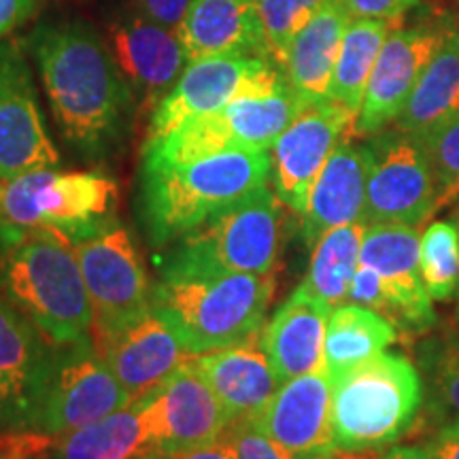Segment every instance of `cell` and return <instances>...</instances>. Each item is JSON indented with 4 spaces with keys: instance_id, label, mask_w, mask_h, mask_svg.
<instances>
[{
    "instance_id": "cell-46",
    "label": "cell",
    "mask_w": 459,
    "mask_h": 459,
    "mask_svg": "<svg viewBox=\"0 0 459 459\" xmlns=\"http://www.w3.org/2000/svg\"><path fill=\"white\" fill-rule=\"evenodd\" d=\"M0 194H3V183H0Z\"/></svg>"
},
{
    "instance_id": "cell-30",
    "label": "cell",
    "mask_w": 459,
    "mask_h": 459,
    "mask_svg": "<svg viewBox=\"0 0 459 459\" xmlns=\"http://www.w3.org/2000/svg\"><path fill=\"white\" fill-rule=\"evenodd\" d=\"M366 234L364 221L338 226L313 245L311 266L302 281L313 296L324 300L330 308L347 302L349 285L359 266L361 240Z\"/></svg>"
},
{
    "instance_id": "cell-17",
    "label": "cell",
    "mask_w": 459,
    "mask_h": 459,
    "mask_svg": "<svg viewBox=\"0 0 459 459\" xmlns=\"http://www.w3.org/2000/svg\"><path fill=\"white\" fill-rule=\"evenodd\" d=\"M115 60L143 105L158 107L187 66L177 30L141 15L136 9L117 13L107 24Z\"/></svg>"
},
{
    "instance_id": "cell-8",
    "label": "cell",
    "mask_w": 459,
    "mask_h": 459,
    "mask_svg": "<svg viewBox=\"0 0 459 459\" xmlns=\"http://www.w3.org/2000/svg\"><path fill=\"white\" fill-rule=\"evenodd\" d=\"M304 107L287 82L264 94L240 96L220 111L192 119L164 139L143 145V169L186 164L238 149L271 152Z\"/></svg>"
},
{
    "instance_id": "cell-31",
    "label": "cell",
    "mask_w": 459,
    "mask_h": 459,
    "mask_svg": "<svg viewBox=\"0 0 459 459\" xmlns=\"http://www.w3.org/2000/svg\"><path fill=\"white\" fill-rule=\"evenodd\" d=\"M395 28L389 22L351 20L344 32L341 54H338L334 77H332L330 100L342 105L358 119L372 68L381 54L387 34Z\"/></svg>"
},
{
    "instance_id": "cell-1",
    "label": "cell",
    "mask_w": 459,
    "mask_h": 459,
    "mask_svg": "<svg viewBox=\"0 0 459 459\" xmlns=\"http://www.w3.org/2000/svg\"><path fill=\"white\" fill-rule=\"evenodd\" d=\"M26 45L65 141L91 162L111 156L130 128L136 94L107 39L88 22L68 20L34 28Z\"/></svg>"
},
{
    "instance_id": "cell-47",
    "label": "cell",
    "mask_w": 459,
    "mask_h": 459,
    "mask_svg": "<svg viewBox=\"0 0 459 459\" xmlns=\"http://www.w3.org/2000/svg\"><path fill=\"white\" fill-rule=\"evenodd\" d=\"M457 294H459V291H457Z\"/></svg>"
},
{
    "instance_id": "cell-37",
    "label": "cell",
    "mask_w": 459,
    "mask_h": 459,
    "mask_svg": "<svg viewBox=\"0 0 459 459\" xmlns=\"http://www.w3.org/2000/svg\"><path fill=\"white\" fill-rule=\"evenodd\" d=\"M192 0H134V9L170 30H179Z\"/></svg>"
},
{
    "instance_id": "cell-45",
    "label": "cell",
    "mask_w": 459,
    "mask_h": 459,
    "mask_svg": "<svg viewBox=\"0 0 459 459\" xmlns=\"http://www.w3.org/2000/svg\"><path fill=\"white\" fill-rule=\"evenodd\" d=\"M455 34H457V45H459V32H457V30H455Z\"/></svg>"
},
{
    "instance_id": "cell-26",
    "label": "cell",
    "mask_w": 459,
    "mask_h": 459,
    "mask_svg": "<svg viewBox=\"0 0 459 459\" xmlns=\"http://www.w3.org/2000/svg\"><path fill=\"white\" fill-rule=\"evenodd\" d=\"M349 24L351 17L342 4L325 0L287 49L281 73L307 107L330 100L332 77Z\"/></svg>"
},
{
    "instance_id": "cell-28",
    "label": "cell",
    "mask_w": 459,
    "mask_h": 459,
    "mask_svg": "<svg viewBox=\"0 0 459 459\" xmlns=\"http://www.w3.org/2000/svg\"><path fill=\"white\" fill-rule=\"evenodd\" d=\"M455 117H459V45L455 30H451L419 77L394 128L419 139Z\"/></svg>"
},
{
    "instance_id": "cell-6",
    "label": "cell",
    "mask_w": 459,
    "mask_h": 459,
    "mask_svg": "<svg viewBox=\"0 0 459 459\" xmlns=\"http://www.w3.org/2000/svg\"><path fill=\"white\" fill-rule=\"evenodd\" d=\"M119 189L96 170L39 169L3 183L0 257L30 230H56L74 243L115 221Z\"/></svg>"
},
{
    "instance_id": "cell-15",
    "label": "cell",
    "mask_w": 459,
    "mask_h": 459,
    "mask_svg": "<svg viewBox=\"0 0 459 459\" xmlns=\"http://www.w3.org/2000/svg\"><path fill=\"white\" fill-rule=\"evenodd\" d=\"M451 30L453 28L443 22L392 28L372 68L364 102L353 126V136L368 139L400 117L419 77L436 51L443 48Z\"/></svg>"
},
{
    "instance_id": "cell-44",
    "label": "cell",
    "mask_w": 459,
    "mask_h": 459,
    "mask_svg": "<svg viewBox=\"0 0 459 459\" xmlns=\"http://www.w3.org/2000/svg\"><path fill=\"white\" fill-rule=\"evenodd\" d=\"M139 459H179V457L172 455V453H166V451H158V449H153V451H147L145 455H141Z\"/></svg>"
},
{
    "instance_id": "cell-22",
    "label": "cell",
    "mask_w": 459,
    "mask_h": 459,
    "mask_svg": "<svg viewBox=\"0 0 459 459\" xmlns=\"http://www.w3.org/2000/svg\"><path fill=\"white\" fill-rule=\"evenodd\" d=\"M330 313L328 304L300 283L262 328L260 342L281 383L324 368Z\"/></svg>"
},
{
    "instance_id": "cell-16",
    "label": "cell",
    "mask_w": 459,
    "mask_h": 459,
    "mask_svg": "<svg viewBox=\"0 0 459 459\" xmlns=\"http://www.w3.org/2000/svg\"><path fill=\"white\" fill-rule=\"evenodd\" d=\"M153 449L181 455L228 429V417L194 358L179 366L162 385L143 395Z\"/></svg>"
},
{
    "instance_id": "cell-41",
    "label": "cell",
    "mask_w": 459,
    "mask_h": 459,
    "mask_svg": "<svg viewBox=\"0 0 459 459\" xmlns=\"http://www.w3.org/2000/svg\"><path fill=\"white\" fill-rule=\"evenodd\" d=\"M426 446L436 459H459V419L440 428Z\"/></svg>"
},
{
    "instance_id": "cell-9",
    "label": "cell",
    "mask_w": 459,
    "mask_h": 459,
    "mask_svg": "<svg viewBox=\"0 0 459 459\" xmlns=\"http://www.w3.org/2000/svg\"><path fill=\"white\" fill-rule=\"evenodd\" d=\"M132 404L94 341L56 347L54 361L30 419V432L60 438Z\"/></svg>"
},
{
    "instance_id": "cell-3",
    "label": "cell",
    "mask_w": 459,
    "mask_h": 459,
    "mask_svg": "<svg viewBox=\"0 0 459 459\" xmlns=\"http://www.w3.org/2000/svg\"><path fill=\"white\" fill-rule=\"evenodd\" d=\"M273 296L274 274L160 266L152 308L177 330L189 353L200 355L260 334Z\"/></svg>"
},
{
    "instance_id": "cell-34",
    "label": "cell",
    "mask_w": 459,
    "mask_h": 459,
    "mask_svg": "<svg viewBox=\"0 0 459 459\" xmlns=\"http://www.w3.org/2000/svg\"><path fill=\"white\" fill-rule=\"evenodd\" d=\"M436 181V209L459 198V117L419 136Z\"/></svg>"
},
{
    "instance_id": "cell-14",
    "label": "cell",
    "mask_w": 459,
    "mask_h": 459,
    "mask_svg": "<svg viewBox=\"0 0 459 459\" xmlns=\"http://www.w3.org/2000/svg\"><path fill=\"white\" fill-rule=\"evenodd\" d=\"M355 115L334 100L304 107L271 149L274 194L296 215L307 213L311 189L334 149L353 136Z\"/></svg>"
},
{
    "instance_id": "cell-32",
    "label": "cell",
    "mask_w": 459,
    "mask_h": 459,
    "mask_svg": "<svg viewBox=\"0 0 459 459\" xmlns=\"http://www.w3.org/2000/svg\"><path fill=\"white\" fill-rule=\"evenodd\" d=\"M419 271L428 296L451 300L459 291V226L453 220L432 221L419 238Z\"/></svg>"
},
{
    "instance_id": "cell-23",
    "label": "cell",
    "mask_w": 459,
    "mask_h": 459,
    "mask_svg": "<svg viewBox=\"0 0 459 459\" xmlns=\"http://www.w3.org/2000/svg\"><path fill=\"white\" fill-rule=\"evenodd\" d=\"M177 34L187 65L204 57H271L255 0H192Z\"/></svg>"
},
{
    "instance_id": "cell-29",
    "label": "cell",
    "mask_w": 459,
    "mask_h": 459,
    "mask_svg": "<svg viewBox=\"0 0 459 459\" xmlns=\"http://www.w3.org/2000/svg\"><path fill=\"white\" fill-rule=\"evenodd\" d=\"M395 325L385 315L355 302L332 308L325 330L324 366L332 378L364 364L395 342Z\"/></svg>"
},
{
    "instance_id": "cell-42",
    "label": "cell",
    "mask_w": 459,
    "mask_h": 459,
    "mask_svg": "<svg viewBox=\"0 0 459 459\" xmlns=\"http://www.w3.org/2000/svg\"><path fill=\"white\" fill-rule=\"evenodd\" d=\"M3 429H17V409L13 394L0 377V432Z\"/></svg>"
},
{
    "instance_id": "cell-20",
    "label": "cell",
    "mask_w": 459,
    "mask_h": 459,
    "mask_svg": "<svg viewBox=\"0 0 459 459\" xmlns=\"http://www.w3.org/2000/svg\"><path fill=\"white\" fill-rule=\"evenodd\" d=\"M94 344L132 402L162 385L172 372L194 358L177 330L153 308Z\"/></svg>"
},
{
    "instance_id": "cell-36",
    "label": "cell",
    "mask_w": 459,
    "mask_h": 459,
    "mask_svg": "<svg viewBox=\"0 0 459 459\" xmlns=\"http://www.w3.org/2000/svg\"><path fill=\"white\" fill-rule=\"evenodd\" d=\"M351 20H378L400 26L402 20L421 7V0H338Z\"/></svg>"
},
{
    "instance_id": "cell-27",
    "label": "cell",
    "mask_w": 459,
    "mask_h": 459,
    "mask_svg": "<svg viewBox=\"0 0 459 459\" xmlns=\"http://www.w3.org/2000/svg\"><path fill=\"white\" fill-rule=\"evenodd\" d=\"M153 451L145 398L54 440L45 459H139Z\"/></svg>"
},
{
    "instance_id": "cell-4",
    "label": "cell",
    "mask_w": 459,
    "mask_h": 459,
    "mask_svg": "<svg viewBox=\"0 0 459 459\" xmlns=\"http://www.w3.org/2000/svg\"><path fill=\"white\" fill-rule=\"evenodd\" d=\"M0 291L54 344L90 341L94 311L73 243L56 230H30L0 257Z\"/></svg>"
},
{
    "instance_id": "cell-11",
    "label": "cell",
    "mask_w": 459,
    "mask_h": 459,
    "mask_svg": "<svg viewBox=\"0 0 459 459\" xmlns=\"http://www.w3.org/2000/svg\"><path fill=\"white\" fill-rule=\"evenodd\" d=\"M368 158L366 226L404 223L419 228L436 211V181L421 141L398 128L364 143Z\"/></svg>"
},
{
    "instance_id": "cell-5",
    "label": "cell",
    "mask_w": 459,
    "mask_h": 459,
    "mask_svg": "<svg viewBox=\"0 0 459 459\" xmlns=\"http://www.w3.org/2000/svg\"><path fill=\"white\" fill-rule=\"evenodd\" d=\"M421 381L404 355L381 351L332 378V432L341 455L392 446L415 421Z\"/></svg>"
},
{
    "instance_id": "cell-13",
    "label": "cell",
    "mask_w": 459,
    "mask_h": 459,
    "mask_svg": "<svg viewBox=\"0 0 459 459\" xmlns=\"http://www.w3.org/2000/svg\"><path fill=\"white\" fill-rule=\"evenodd\" d=\"M57 164L60 153L45 128L24 45L0 41V183Z\"/></svg>"
},
{
    "instance_id": "cell-18",
    "label": "cell",
    "mask_w": 459,
    "mask_h": 459,
    "mask_svg": "<svg viewBox=\"0 0 459 459\" xmlns=\"http://www.w3.org/2000/svg\"><path fill=\"white\" fill-rule=\"evenodd\" d=\"M417 228L404 223H375L366 226L359 262L378 274L385 296L383 315L392 324L426 328L434 321L432 298L419 271Z\"/></svg>"
},
{
    "instance_id": "cell-25",
    "label": "cell",
    "mask_w": 459,
    "mask_h": 459,
    "mask_svg": "<svg viewBox=\"0 0 459 459\" xmlns=\"http://www.w3.org/2000/svg\"><path fill=\"white\" fill-rule=\"evenodd\" d=\"M56 347L0 291V377L15 400L17 429H28L48 381Z\"/></svg>"
},
{
    "instance_id": "cell-39",
    "label": "cell",
    "mask_w": 459,
    "mask_h": 459,
    "mask_svg": "<svg viewBox=\"0 0 459 459\" xmlns=\"http://www.w3.org/2000/svg\"><path fill=\"white\" fill-rule=\"evenodd\" d=\"M179 459H238L237 443H234L232 429H223V432L217 436V438L209 440V443L196 446V449H189L181 455Z\"/></svg>"
},
{
    "instance_id": "cell-19",
    "label": "cell",
    "mask_w": 459,
    "mask_h": 459,
    "mask_svg": "<svg viewBox=\"0 0 459 459\" xmlns=\"http://www.w3.org/2000/svg\"><path fill=\"white\" fill-rule=\"evenodd\" d=\"M260 423L291 459H334L332 377L325 366L283 383Z\"/></svg>"
},
{
    "instance_id": "cell-40",
    "label": "cell",
    "mask_w": 459,
    "mask_h": 459,
    "mask_svg": "<svg viewBox=\"0 0 459 459\" xmlns=\"http://www.w3.org/2000/svg\"><path fill=\"white\" fill-rule=\"evenodd\" d=\"M438 383L440 389H443L445 400L459 412V344L449 349L443 361H440Z\"/></svg>"
},
{
    "instance_id": "cell-12",
    "label": "cell",
    "mask_w": 459,
    "mask_h": 459,
    "mask_svg": "<svg viewBox=\"0 0 459 459\" xmlns=\"http://www.w3.org/2000/svg\"><path fill=\"white\" fill-rule=\"evenodd\" d=\"M285 82L271 57L226 56L189 62L169 94L153 108L145 145H152L179 126L220 111L247 94H264Z\"/></svg>"
},
{
    "instance_id": "cell-10",
    "label": "cell",
    "mask_w": 459,
    "mask_h": 459,
    "mask_svg": "<svg viewBox=\"0 0 459 459\" xmlns=\"http://www.w3.org/2000/svg\"><path fill=\"white\" fill-rule=\"evenodd\" d=\"M73 249L94 311L91 341H102L152 311V285L145 266L122 223L113 221L74 240Z\"/></svg>"
},
{
    "instance_id": "cell-43",
    "label": "cell",
    "mask_w": 459,
    "mask_h": 459,
    "mask_svg": "<svg viewBox=\"0 0 459 459\" xmlns=\"http://www.w3.org/2000/svg\"><path fill=\"white\" fill-rule=\"evenodd\" d=\"M377 459H436L432 451L426 445H402V446H389L387 451H383Z\"/></svg>"
},
{
    "instance_id": "cell-35",
    "label": "cell",
    "mask_w": 459,
    "mask_h": 459,
    "mask_svg": "<svg viewBox=\"0 0 459 459\" xmlns=\"http://www.w3.org/2000/svg\"><path fill=\"white\" fill-rule=\"evenodd\" d=\"M237 443L238 459H291L262 428L260 419H247L230 426Z\"/></svg>"
},
{
    "instance_id": "cell-2",
    "label": "cell",
    "mask_w": 459,
    "mask_h": 459,
    "mask_svg": "<svg viewBox=\"0 0 459 459\" xmlns=\"http://www.w3.org/2000/svg\"><path fill=\"white\" fill-rule=\"evenodd\" d=\"M271 172V152L264 149L215 153L177 166H141L139 217L149 243L164 249L268 186Z\"/></svg>"
},
{
    "instance_id": "cell-24",
    "label": "cell",
    "mask_w": 459,
    "mask_h": 459,
    "mask_svg": "<svg viewBox=\"0 0 459 459\" xmlns=\"http://www.w3.org/2000/svg\"><path fill=\"white\" fill-rule=\"evenodd\" d=\"M368 158L364 143L341 141L328 164L315 181L307 213L302 215V237L315 245L328 230L364 221ZM366 223V221H364Z\"/></svg>"
},
{
    "instance_id": "cell-21",
    "label": "cell",
    "mask_w": 459,
    "mask_h": 459,
    "mask_svg": "<svg viewBox=\"0 0 459 459\" xmlns=\"http://www.w3.org/2000/svg\"><path fill=\"white\" fill-rule=\"evenodd\" d=\"M260 336L262 332L232 347L194 355V364L221 402L230 426L260 419L283 385L264 351Z\"/></svg>"
},
{
    "instance_id": "cell-33",
    "label": "cell",
    "mask_w": 459,
    "mask_h": 459,
    "mask_svg": "<svg viewBox=\"0 0 459 459\" xmlns=\"http://www.w3.org/2000/svg\"><path fill=\"white\" fill-rule=\"evenodd\" d=\"M324 3L325 0H255L268 54L279 68L296 34L311 22Z\"/></svg>"
},
{
    "instance_id": "cell-7",
    "label": "cell",
    "mask_w": 459,
    "mask_h": 459,
    "mask_svg": "<svg viewBox=\"0 0 459 459\" xmlns=\"http://www.w3.org/2000/svg\"><path fill=\"white\" fill-rule=\"evenodd\" d=\"M283 203L264 186L164 247L160 266L181 271L274 274L283 240Z\"/></svg>"
},
{
    "instance_id": "cell-38",
    "label": "cell",
    "mask_w": 459,
    "mask_h": 459,
    "mask_svg": "<svg viewBox=\"0 0 459 459\" xmlns=\"http://www.w3.org/2000/svg\"><path fill=\"white\" fill-rule=\"evenodd\" d=\"M37 13V0H0V41L7 39Z\"/></svg>"
}]
</instances>
